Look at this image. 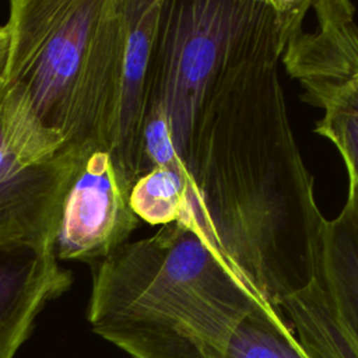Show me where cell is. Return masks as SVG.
<instances>
[{
  "mask_svg": "<svg viewBox=\"0 0 358 358\" xmlns=\"http://www.w3.org/2000/svg\"><path fill=\"white\" fill-rule=\"evenodd\" d=\"M282 46L275 0H256L194 120L178 221L278 312L312 281L326 221L288 119Z\"/></svg>",
  "mask_w": 358,
  "mask_h": 358,
  "instance_id": "cell-1",
  "label": "cell"
},
{
  "mask_svg": "<svg viewBox=\"0 0 358 358\" xmlns=\"http://www.w3.org/2000/svg\"><path fill=\"white\" fill-rule=\"evenodd\" d=\"M90 267L91 330L131 358H225L241 320L266 305L182 222Z\"/></svg>",
  "mask_w": 358,
  "mask_h": 358,
  "instance_id": "cell-2",
  "label": "cell"
},
{
  "mask_svg": "<svg viewBox=\"0 0 358 358\" xmlns=\"http://www.w3.org/2000/svg\"><path fill=\"white\" fill-rule=\"evenodd\" d=\"M103 0H11L1 84L69 147Z\"/></svg>",
  "mask_w": 358,
  "mask_h": 358,
  "instance_id": "cell-3",
  "label": "cell"
},
{
  "mask_svg": "<svg viewBox=\"0 0 358 358\" xmlns=\"http://www.w3.org/2000/svg\"><path fill=\"white\" fill-rule=\"evenodd\" d=\"M255 4L256 0H162L147 110L164 115L183 166L203 98Z\"/></svg>",
  "mask_w": 358,
  "mask_h": 358,
  "instance_id": "cell-4",
  "label": "cell"
},
{
  "mask_svg": "<svg viewBox=\"0 0 358 358\" xmlns=\"http://www.w3.org/2000/svg\"><path fill=\"white\" fill-rule=\"evenodd\" d=\"M280 312L309 358H358V189L326 220L312 281Z\"/></svg>",
  "mask_w": 358,
  "mask_h": 358,
  "instance_id": "cell-5",
  "label": "cell"
},
{
  "mask_svg": "<svg viewBox=\"0 0 358 358\" xmlns=\"http://www.w3.org/2000/svg\"><path fill=\"white\" fill-rule=\"evenodd\" d=\"M130 189L108 150L87 151L63 203L57 260L91 266L129 242L140 222L129 204Z\"/></svg>",
  "mask_w": 358,
  "mask_h": 358,
  "instance_id": "cell-6",
  "label": "cell"
},
{
  "mask_svg": "<svg viewBox=\"0 0 358 358\" xmlns=\"http://www.w3.org/2000/svg\"><path fill=\"white\" fill-rule=\"evenodd\" d=\"M87 151L66 145L31 165L4 158L0 164V246L22 243L55 250L63 203Z\"/></svg>",
  "mask_w": 358,
  "mask_h": 358,
  "instance_id": "cell-7",
  "label": "cell"
},
{
  "mask_svg": "<svg viewBox=\"0 0 358 358\" xmlns=\"http://www.w3.org/2000/svg\"><path fill=\"white\" fill-rule=\"evenodd\" d=\"M161 4L162 0H124L127 43L108 151L130 187L140 176L143 130Z\"/></svg>",
  "mask_w": 358,
  "mask_h": 358,
  "instance_id": "cell-8",
  "label": "cell"
},
{
  "mask_svg": "<svg viewBox=\"0 0 358 358\" xmlns=\"http://www.w3.org/2000/svg\"><path fill=\"white\" fill-rule=\"evenodd\" d=\"M73 273L53 249L0 246V358H14L46 305L70 289Z\"/></svg>",
  "mask_w": 358,
  "mask_h": 358,
  "instance_id": "cell-9",
  "label": "cell"
},
{
  "mask_svg": "<svg viewBox=\"0 0 358 358\" xmlns=\"http://www.w3.org/2000/svg\"><path fill=\"white\" fill-rule=\"evenodd\" d=\"M315 28H289L281 62L285 70L299 69L358 85V22L355 7L347 0L310 1Z\"/></svg>",
  "mask_w": 358,
  "mask_h": 358,
  "instance_id": "cell-10",
  "label": "cell"
},
{
  "mask_svg": "<svg viewBox=\"0 0 358 358\" xmlns=\"http://www.w3.org/2000/svg\"><path fill=\"white\" fill-rule=\"evenodd\" d=\"M287 71L301 84L303 101L323 110L315 131L334 144L344 161L348 183L358 189V85L308 70Z\"/></svg>",
  "mask_w": 358,
  "mask_h": 358,
  "instance_id": "cell-11",
  "label": "cell"
},
{
  "mask_svg": "<svg viewBox=\"0 0 358 358\" xmlns=\"http://www.w3.org/2000/svg\"><path fill=\"white\" fill-rule=\"evenodd\" d=\"M0 124L4 151L20 165L45 161L66 147L62 134L43 126L27 99L0 84Z\"/></svg>",
  "mask_w": 358,
  "mask_h": 358,
  "instance_id": "cell-12",
  "label": "cell"
},
{
  "mask_svg": "<svg viewBox=\"0 0 358 358\" xmlns=\"http://www.w3.org/2000/svg\"><path fill=\"white\" fill-rule=\"evenodd\" d=\"M225 358H309L281 312L260 305L234 330Z\"/></svg>",
  "mask_w": 358,
  "mask_h": 358,
  "instance_id": "cell-13",
  "label": "cell"
},
{
  "mask_svg": "<svg viewBox=\"0 0 358 358\" xmlns=\"http://www.w3.org/2000/svg\"><path fill=\"white\" fill-rule=\"evenodd\" d=\"M187 190L189 176L186 173L157 166L133 183L129 204L138 220L164 227L183 217Z\"/></svg>",
  "mask_w": 358,
  "mask_h": 358,
  "instance_id": "cell-14",
  "label": "cell"
},
{
  "mask_svg": "<svg viewBox=\"0 0 358 358\" xmlns=\"http://www.w3.org/2000/svg\"><path fill=\"white\" fill-rule=\"evenodd\" d=\"M7 49H8V31L4 24V25H0V84H1V76H3L6 57H7Z\"/></svg>",
  "mask_w": 358,
  "mask_h": 358,
  "instance_id": "cell-15",
  "label": "cell"
},
{
  "mask_svg": "<svg viewBox=\"0 0 358 358\" xmlns=\"http://www.w3.org/2000/svg\"><path fill=\"white\" fill-rule=\"evenodd\" d=\"M7 157L6 151H4V144H3V133H1V124H0V164L4 161V158Z\"/></svg>",
  "mask_w": 358,
  "mask_h": 358,
  "instance_id": "cell-16",
  "label": "cell"
}]
</instances>
